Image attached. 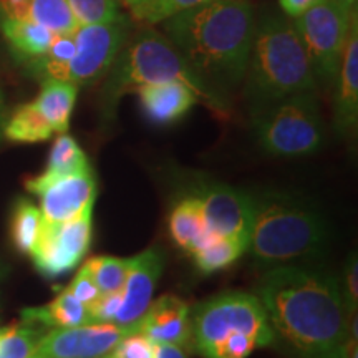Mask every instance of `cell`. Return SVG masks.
<instances>
[{
	"mask_svg": "<svg viewBox=\"0 0 358 358\" xmlns=\"http://www.w3.org/2000/svg\"><path fill=\"white\" fill-rule=\"evenodd\" d=\"M275 332L299 358H357V313L340 277L312 264L271 267L256 285Z\"/></svg>",
	"mask_w": 358,
	"mask_h": 358,
	"instance_id": "6da1fadb",
	"label": "cell"
},
{
	"mask_svg": "<svg viewBox=\"0 0 358 358\" xmlns=\"http://www.w3.org/2000/svg\"><path fill=\"white\" fill-rule=\"evenodd\" d=\"M164 37L221 95L243 83L256 19L248 0H214L163 24Z\"/></svg>",
	"mask_w": 358,
	"mask_h": 358,
	"instance_id": "7a4b0ae2",
	"label": "cell"
},
{
	"mask_svg": "<svg viewBox=\"0 0 358 358\" xmlns=\"http://www.w3.org/2000/svg\"><path fill=\"white\" fill-rule=\"evenodd\" d=\"M101 80L100 113L105 123L115 122L120 101L124 95L133 93L143 85L159 82L186 85L198 98V103H203L221 118L231 111L227 96L209 87L164 34L148 25H141L140 30L129 34Z\"/></svg>",
	"mask_w": 358,
	"mask_h": 358,
	"instance_id": "3957f363",
	"label": "cell"
},
{
	"mask_svg": "<svg viewBox=\"0 0 358 358\" xmlns=\"http://www.w3.org/2000/svg\"><path fill=\"white\" fill-rule=\"evenodd\" d=\"M249 192L252 227L248 250L254 261L275 267L312 264L325 256L330 245L329 224L310 199L287 189Z\"/></svg>",
	"mask_w": 358,
	"mask_h": 358,
	"instance_id": "277c9868",
	"label": "cell"
},
{
	"mask_svg": "<svg viewBox=\"0 0 358 358\" xmlns=\"http://www.w3.org/2000/svg\"><path fill=\"white\" fill-rule=\"evenodd\" d=\"M243 83L249 110L295 93H317L310 60L285 13H267L256 24Z\"/></svg>",
	"mask_w": 358,
	"mask_h": 358,
	"instance_id": "5b68a950",
	"label": "cell"
},
{
	"mask_svg": "<svg viewBox=\"0 0 358 358\" xmlns=\"http://www.w3.org/2000/svg\"><path fill=\"white\" fill-rule=\"evenodd\" d=\"M275 340L256 294L224 292L191 308V348L203 358H249Z\"/></svg>",
	"mask_w": 358,
	"mask_h": 358,
	"instance_id": "8992f818",
	"label": "cell"
},
{
	"mask_svg": "<svg viewBox=\"0 0 358 358\" xmlns=\"http://www.w3.org/2000/svg\"><path fill=\"white\" fill-rule=\"evenodd\" d=\"M249 111L259 146L268 155L295 158L324 146L325 127L315 92L295 93Z\"/></svg>",
	"mask_w": 358,
	"mask_h": 358,
	"instance_id": "52a82bcc",
	"label": "cell"
},
{
	"mask_svg": "<svg viewBox=\"0 0 358 358\" xmlns=\"http://www.w3.org/2000/svg\"><path fill=\"white\" fill-rule=\"evenodd\" d=\"M131 32L133 22L127 13L108 24L80 27L75 32V52L70 60L43 71L38 82L62 80L78 88L96 83L105 77Z\"/></svg>",
	"mask_w": 358,
	"mask_h": 358,
	"instance_id": "ba28073f",
	"label": "cell"
},
{
	"mask_svg": "<svg viewBox=\"0 0 358 358\" xmlns=\"http://www.w3.org/2000/svg\"><path fill=\"white\" fill-rule=\"evenodd\" d=\"M355 13L357 10L348 12L334 0H324L297 19H292L319 87H334Z\"/></svg>",
	"mask_w": 358,
	"mask_h": 358,
	"instance_id": "9c48e42d",
	"label": "cell"
},
{
	"mask_svg": "<svg viewBox=\"0 0 358 358\" xmlns=\"http://www.w3.org/2000/svg\"><path fill=\"white\" fill-rule=\"evenodd\" d=\"M93 234V206L65 222H43L30 257L40 274L55 279L87 256Z\"/></svg>",
	"mask_w": 358,
	"mask_h": 358,
	"instance_id": "30bf717a",
	"label": "cell"
},
{
	"mask_svg": "<svg viewBox=\"0 0 358 358\" xmlns=\"http://www.w3.org/2000/svg\"><path fill=\"white\" fill-rule=\"evenodd\" d=\"M206 227L214 236L249 245L252 227L250 192L226 185H204L196 189Z\"/></svg>",
	"mask_w": 358,
	"mask_h": 358,
	"instance_id": "8fae6325",
	"label": "cell"
},
{
	"mask_svg": "<svg viewBox=\"0 0 358 358\" xmlns=\"http://www.w3.org/2000/svg\"><path fill=\"white\" fill-rule=\"evenodd\" d=\"M136 329V327H134ZM134 329L115 324H85L66 329H52L38 343L40 358H103L116 343Z\"/></svg>",
	"mask_w": 358,
	"mask_h": 358,
	"instance_id": "7c38bea8",
	"label": "cell"
},
{
	"mask_svg": "<svg viewBox=\"0 0 358 358\" xmlns=\"http://www.w3.org/2000/svg\"><path fill=\"white\" fill-rule=\"evenodd\" d=\"M129 272L120 297V308L113 324L124 329H134L143 313L153 302L156 285L164 268V252L159 248H150L138 256L129 257Z\"/></svg>",
	"mask_w": 358,
	"mask_h": 358,
	"instance_id": "4fadbf2b",
	"label": "cell"
},
{
	"mask_svg": "<svg viewBox=\"0 0 358 358\" xmlns=\"http://www.w3.org/2000/svg\"><path fill=\"white\" fill-rule=\"evenodd\" d=\"M96 178L92 166L48 182L37 192L43 222H65L95 204Z\"/></svg>",
	"mask_w": 358,
	"mask_h": 358,
	"instance_id": "5bb4252c",
	"label": "cell"
},
{
	"mask_svg": "<svg viewBox=\"0 0 358 358\" xmlns=\"http://www.w3.org/2000/svg\"><path fill=\"white\" fill-rule=\"evenodd\" d=\"M136 330L156 345H178L191 348V307L178 295H161L150 303L138 320Z\"/></svg>",
	"mask_w": 358,
	"mask_h": 358,
	"instance_id": "9a60e30c",
	"label": "cell"
},
{
	"mask_svg": "<svg viewBox=\"0 0 358 358\" xmlns=\"http://www.w3.org/2000/svg\"><path fill=\"white\" fill-rule=\"evenodd\" d=\"M334 124L338 134L350 136L358 123V15L352 19L338 73L335 78Z\"/></svg>",
	"mask_w": 358,
	"mask_h": 358,
	"instance_id": "2e32d148",
	"label": "cell"
},
{
	"mask_svg": "<svg viewBox=\"0 0 358 358\" xmlns=\"http://www.w3.org/2000/svg\"><path fill=\"white\" fill-rule=\"evenodd\" d=\"M143 113L155 124H171L189 113L198 98L186 85L179 82H159L136 88Z\"/></svg>",
	"mask_w": 358,
	"mask_h": 358,
	"instance_id": "e0dca14e",
	"label": "cell"
},
{
	"mask_svg": "<svg viewBox=\"0 0 358 358\" xmlns=\"http://www.w3.org/2000/svg\"><path fill=\"white\" fill-rule=\"evenodd\" d=\"M0 13L34 22L57 35H69L80 29L66 0H0Z\"/></svg>",
	"mask_w": 358,
	"mask_h": 358,
	"instance_id": "ac0fdd59",
	"label": "cell"
},
{
	"mask_svg": "<svg viewBox=\"0 0 358 358\" xmlns=\"http://www.w3.org/2000/svg\"><path fill=\"white\" fill-rule=\"evenodd\" d=\"M0 32L7 40L19 64L45 55L57 38V34L42 25L29 20L12 19L3 13H0Z\"/></svg>",
	"mask_w": 358,
	"mask_h": 358,
	"instance_id": "d6986e66",
	"label": "cell"
},
{
	"mask_svg": "<svg viewBox=\"0 0 358 358\" xmlns=\"http://www.w3.org/2000/svg\"><path fill=\"white\" fill-rule=\"evenodd\" d=\"M87 168H90V163L82 146L78 145L73 136L62 133L58 134L55 143H53L45 171L38 176L27 179L25 187L34 194H37L48 182L69 176V174L83 171Z\"/></svg>",
	"mask_w": 358,
	"mask_h": 358,
	"instance_id": "ffe728a7",
	"label": "cell"
},
{
	"mask_svg": "<svg viewBox=\"0 0 358 358\" xmlns=\"http://www.w3.org/2000/svg\"><path fill=\"white\" fill-rule=\"evenodd\" d=\"M22 322L37 324L47 329H66L93 324L90 308L73 297L69 290H62L50 303L42 307H27L22 310Z\"/></svg>",
	"mask_w": 358,
	"mask_h": 358,
	"instance_id": "44dd1931",
	"label": "cell"
},
{
	"mask_svg": "<svg viewBox=\"0 0 358 358\" xmlns=\"http://www.w3.org/2000/svg\"><path fill=\"white\" fill-rule=\"evenodd\" d=\"M169 234L174 244L192 254L213 234L206 227L199 201L196 196L182 198L169 214Z\"/></svg>",
	"mask_w": 358,
	"mask_h": 358,
	"instance_id": "7402d4cb",
	"label": "cell"
},
{
	"mask_svg": "<svg viewBox=\"0 0 358 358\" xmlns=\"http://www.w3.org/2000/svg\"><path fill=\"white\" fill-rule=\"evenodd\" d=\"M77 96V85L62 82V80H45L42 82V90H40L37 100L34 103L37 105L40 113L45 116V120L50 123L53 131L62 134L69 131Z\"/></svg>",
	"mask_w": 358,
	"mask_h": 358,
	"instance_id": "603a6c76",
	"label": "cell"
},
{
	"mask_svg": "<svg viewBox=\"0 0 358 358\" xmlns=\"http://www.w3.org/2000/svg\"><path fill=\"white\" fill-rule=\"evenodd\" d=\"M127 15L136 25L155 27L178 13L196 8L214 0H118Z\"/></svg>",
	"mask_w": 358,
	"mask_h": 358,
	"instance_id": "cb8c5ba5",
	"label": "cell"
},
{
	"mask_svg": "<svg viewBox=\"0 0 358 358\" xmlns=\"http://www.w3.org/2000/svg\"><path fill=\"white\" fill-rule=\"evenodd\" d=\"M53 128L35 103H25L8 115L3 138L13 143H40L53 136Z\"/></svg>",
	"mask_w": 358,
	"mask_h": 358,
	"instance_id": "d4e9b609",
	"label": "cell"
},
{
	"mask_svg": "<svg viewBox=\"0 0 358 358\" xmlns=\"http://www.w3.org/2000/svg\"><path fill=\"white\" fill-rule=\"evenodd\" d=\"M244 252H248V245L241 241L226 239V237L213 234L191 256L194 259L198 271L203 274H213V272L232 266Z\"/></svg>",
	"mask_w": 358,
	"mask_h": 358,
	"instance_id": "484cf974",
	"label": "cell"
},
{
	"mask_svg": "<svg viewBox=\"0 0 358 358\" xmlns=\"http://www.w3.org/2000/svg\"><path fill=\"white\" fill-rule=\"evenodd\" d=\"M42 229V213L32 201L22 198L15 203L10 221L12 243L22 254L32 252Z\"/></svg>",
	"mask_w": 358,
	"mask_h": 358,
	"instance_id": "4316f807",
	"label": "cell"
},
{
	"mask_svg": "<svg viewBox=\"0 0 358 358\" xmlns=\"http://www.w3.org/2000/svg\"><path fill=\"white\" fill-rule=\"evenodd\" d=\"M129 259L98 256L90 257L82 268L92 277L101 294L122 292L129 272Z\"/></svg>",
	"mask_w": 358,
	"mask_h": 358,
	"instance_id": "83f0119b",
	"label": "cell"
},
{
	"mask_svg": "<svg viewBox=\"0 0 358 358\" xmlns=\"http://www.w3.org/2000/svg\"><path fill=\"white\" fill-rule=\"evenodd\" d=\"M66 3L80 27L108 24L123 15L118 0H66Z\"/></svg>",
	"mask_w": 358,
	"mask_h": 358,
	"instance_id": "f1b7e54d",
	"label": "cell"
},
{
	"mask_svg": "<svg viewBox=\"0 0 358 358\" xmlns=\"http://www.w3.org/2000/svg\"><path fill=\"white\" fill-rule=\"evenodd\" d=\"M156 345L136 329L128 332L103 358H156Z\"/></svg>",
	"mask_w": 358,
	"mask_h": 358,
	"instance_id": "f546056e",
	"label": "cell"
},
{
	"mask_svg": "<svg viewBox=\"0 0 358 358\" xmlns=\"http://www.w3.org/2000/svg\"><path fill=\"white\" fill-rule=\"evenodd\" d=\"M65 290H69L73 297H77L78 301L85 303L87 307L93 306V303H95L101 295L100 289L96 287V284L93 282L92 277H90L82 267L78 268L75 279L70 282V285H66Z\"/></svg>",
	"mask_w": 358,
	"mask_h": 358,
	"instance_id": "4dcf8cb0",
	"label": "cell"
},
{
	"mask_svg": "<svg viewBox=\"0 0 358 358\" xmlns=\"http://www.w3.org/2000/svg\"><path fill=\"white\" fill-rule=\"evenodd\" d=\"M358 266H357V256L355 254H352L350 257H348L347 261V266H345V275H343V279H340L342 282V289H343V294H345V301H347V306H348V310L352 313H357V302H358V284H357V274H358Z\"/></svg>",
	"mask_w": 358,
	"mask_h": 358,
	"instance_id": "1f68e13d",
	"label": "cell"
},
{
	"mask_svg": "<svg viewBox=\"0 0 358 358\" xmlns=\"http://www.w3.org/2000/svg\"><path fill=\"white\" fill-rule=\"evenodd\" d=\"M322 2L324 0H279V6L289 19H297L302 13H306Z\"/></svg>",
	"mask_w": 358,
	"mask_h": 358,
	"instance_id": "d6a6232c",
	"label": "cell"
},
{
	"mask_svg": "<svg viewBox=\"0 0 358 358\" xmlns=\"http://www.w3.org/2000/svg\"><path fill=\"white\" fill-rule=\"evenodd\" d=\"M156 358H189V352L182 347L161 343L156 348Z\"/></svg>",
	"mask_w": 358,
	"mask_h": 358,
	"instance_id": "836d02e7",
	"label": "cell"
},
{
	"mask_svg": "<svg viewBox=\"0 0 358 358\" xmlns=\"http://www.w3.org/2000/svg\"><path fill=\"white\" fill-rule=\"evenodd\" d=\"M7 120H8V110H7L6 96H3L2 90H0V141H2L3 138V129H6Z\"/></svg>",
	"mask_w": 358,
	"mask_h": 358,
	"instance_id": "e575fe53",
	"label": "cell"
},
{
	"mask_svg": "<svg viewBox=\"0 0 358 358\" xmlns=\"http://www.w3.org/2000/svg\"><path fill=\"white\" fill-rule=\"evenodd\" d=\"M334 2H337L340 7L347 8L348 12H355V10H357L358 0H334Z\"/></svg>",
	"mask_w": 358,
	"mask_h": 358,
	"instance_id": "d590c367",
	"label": "cell"
}]
</instances>
